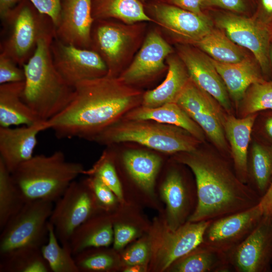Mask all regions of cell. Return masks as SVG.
Returning <instances> with one entry per match:
<instances>
[{"mask_svg": "<svg viewBox=\"0 0 272 272\" xmlns=\"http://www.w3.org/2000/svg\"><path fill=\"white\" fill-rule=\"evenodd\" d=\"M148 248L145 243H139L127 251L122 257L124 262L131 266L144 263L147 259Z\"/></svg>", "mask_w": 272, "mask_h": 272, "instance_id": "43", "label": "cell"}, {"mask_svg": "<svg viewBox=\"0 0 272 272\" xmlns=\"http://www.w3.org/2000/svg\"><path fill=\"white\" fill-rule=\"evenodd\" d=\"M264 214L259 203L247 210L212 220L205 230L202 243L226 253L247 237Z\"/></svg>", "mask_w": 272, "mask_h": 272, "instance_id": "13", "label": "cell"}, {"mask_svg": "<svg viewBox=\"0 0 272 272\" xmlns=\"http://www.w3.org/2000/svg\"><path fill=\"white\" fill-rule=\"evenodd\" d=\"M226 254L233 271H271L272 223L268 214H264L247 237Z\"/></svg>", "mask_w": 272, "mask_h": 272, "instance_id": "10", "label": "cell"}, {"mask_svg": "<svg viewBox=\"0 0 272 272\" xmlns=\"http://www.w3.org/2000/svg\"><path fill=\"white\" fill-rule=\"evenodd\" d=\"M46 129V121L15 127H0V160L11 173L34 156L37 135Z\"/></svg>", "mask_w": 272, "mask_h": 272, "instance_id": "15", "label": "cell"}, {"mask_svg": "<svg viewBox=\"0 0 272 272\" xmlns=\"http://www.w3.org/2000/svg\"><path fill=\"white\" fill-rule=\"evenodd\" d=\"M122 119L149 120L173 125L187 130L200 142L205 139L203 130L176 103H166L157 107L140 105L127 112Z\"/></svg>", "mask_w": 272, "mask_h": 272, "instance_id": "22", "label": "cell"}, {"mask_svg": "<svg viewBox=\"0 0 272 272\" xmlns=\"http://www.w3.org/2000/svg\"><path fill=\"white\" fill-rule=\"evenodd\" d=\"M125 167L132 179L144 190L152 193L161 159L148 152L130 150L122 156Z\"/></svg>", "mask_w": 272, "mask_h": 272, "instance_id": "29", "label": "cell"}, {"mask_svg": "<svg viewBox=\"0 0 272 272\" xmlns=\"http://www.w3.org/2000/svg\"><path fill=\"white\" fill-rule=\"evenodd\" d=\"M84 171L82 164L67 161L63 152L58 150L49 155L33 156L11 175L27 202L45 200L55 202Z\"/></svg>", "mask_w": 272, "mask_h": 272, "instance_id": "4", "label": "cell"}, {"mask_svg": "<svg viewBox=\"0 0 272 272\" xmlns=\"http://www.w3.org/2000/svg\"><path fill=\"white\" fill-rule=\"evenodd\" d=\"M41 248H20L0 256V272H50Z\"/></svg>", "mask_w": 272, "mask_h": 272, "instance_id": "33", "label": "cell"}, {"mask_svg": "<svg viewBox=\"0 0 272 272\" xmlns=\"http://www.w3.org/2000/svg\"><path fill=\"white\" fill-rule=\"evenodd\" d=\"M179 55L191 81L229 112L231 104L228 92L210 58L187 47L181 48Z\"/></svg>", "mask_w": 272, "mask_h": 272, "instance_id": "16", "label": "cell"}, {"mask_svg": "<svg viewBox=\"0 0 272 272\" xmlns=\"http://www.w3.org/2000/svg\"><path fill=\"white\" fill-rule=\"evenodd\" d=\"M170 4L201 17L206 16L201 12L202 0H168Z\"/></svg>", "mask_w": 272, "mask_h": 272, "instance_id": "45", "label": "cell"}, {"mask_svg": "<svg viewBox=\"0 0 272 272\" xmlns=\"http://www.w3.org/2000/svg\"><path fill=\"white\" fill-rule=\"evenodd\" d=\"M128 40L126 34L115 25L103 23L97 27L93 38L97 52L105 61L110 75L113 66L119 60ZM91 43V44H92Z\"/></svg>", "mask_w": 272, "mask_h": 272, "instance_id": "28", "label": "cell"}, {"mask_svg": "<svg viewBox=\"0 0 272 272\" xmlns=\"http://www.w3.org/2000/svg\"><path fill=\"white\" fill-rule=\"evenodd\" d=\"M142 268L139 265H131L127 268L124 271L126 272H138L142 271Z\"/></svg>", "mask_w": 272, "mask_h": 272, "instance_id": "50", "label": "cell"}, {"mask_svg": "<svg viewBox=\"0 0 272 272\" xmlns=\"http://www.w3.org/2000/svg\"><path fill=\"white\" fill-rule=\"evenodd\" d=\"M23 0H0V17L2 22L5 21L12 11Z\"/></svg>", "mask_w": 272, "mask_h": 272, "instance_id": "46", "label": "cell"}, {"mask_svg": "<svg viewBox=\"0 0 272 272\" xmlns=\"http://www.w3.org/2000/svg\"><path fill=\"white\" fill-rule=\"evenodd\" d=\"M259 205L264 213H267L272 208V180L266 193L261 197Z\"/></svg>", "mask_w": 272, "mask_h": 272, "instance_id": "47", "label": "cell"}, {"mask_svg": "<svg viewBox=\"0 0 272 272\" xmlns=\"http://www.w3.org/2000/svg\"><path fill=\"white\" fill-rule=\"evenodd\" d=\"M270 59L272 61V45L270 44Z\"/></svg>", "mask_w": 272, "mask_h": 272, "instance_id": "52", "label": "cell"}, {"mask_svg": "<svg viewBox=\"0 0 272 272\" xmlns=\"http://www.w3.org/2000/svg\"><path fill=\"white\" fill-rule=\"evenodd\" d=\"M210 221L187 222L166 233L158 253L162 270L202 243L205 230Z\"/></svg>", "mask_w": 272, "mask_h": 272, "instance_id": "19", "label": "cell"}, {"mask_svg": "<svg viewBox=\"0 0 272 272\" xmlns=\"http://www.w3.org/2000/svg\"><path fill=\"white\" fill-rule=\"evenodd\" d=\"M53 202L27 201L1 230L0 256L26 247L40 248L48 238L49 219Z\"/></svg>", "mask_w": 272, "mask_h": 272, "instance_id": "7", "label": "cell"}, {"mask_svg": "<svg viewBox=\"0 0 272 272\" xmlns=\"http://www.w3.org/2000/svg\"><path fill=\"white\" fill-rule=\"evenodd\" d=\"M167 208L169 230H175L186 223L191 215V195L180 173L171 171L161 188Z\"/></svg>", "mask_w": 272, "mask_h": 272, "instance_id": "21", "label": "cell"}, {"mask_svg": "<svg viewBox=\"0 0 272 272\" xmlns=\"http://www.w3.org/2000/svg\"><path fill=\"white\" fill-rule=\"evenodd\" d=\"M216 24L233 42L252 52L264 73L269 72L272 33L267 25L259 20L232 14L220 16Z\"/></svg>", "mask_w": 272, "mask_h": 272, "instance_id": "9", "label": "cell"}, {"mask_svg": "<svg viewBox=\"0 0 272 272\" xmlns=\"http://www.w3.org/2000/svg\"><path fill=\"white\" fill-rule=\"evenodd\" d=\"M92 249L89 248L74 255L79 272L107 271L114 267L115 261L111 253Z\"/></svg>", "mask_w": 272, "mask_h": 272, "instance_id": "38", "label": "cell"}, {"mask_svg": "<svg viewBox=\"0 0 272 272\" xmlns=\"http://www.w3.org/2000/svg\"><path fill=\"white\" fill-rule=\"evenodd\" d=\"M222 78L230 97L239 103L246 91L253 84L261 82L262 79L256 65L249 59L235 63H225L210 58Z\"/></svg>", "mask_w": 272, "mask_h": 272, "instance_id": "24", "label": "cell"}, {"mask_svg": "<svg viewBox=\"0 0 272 272\" xmlns=\"http://www.w3.org/2000/svg\"><path fill=\"white\" fill-rule=\"evenodd\" d=\"M26 202L11 172L0 160V230Z\"/></svg>", "mask_w": 272, "mask_h": 272, "instance_id": "34", "label": "cell"}, {"mask_svg": "<svg viewBox=\"0 0 272 272\" xmlns=\"http://www.w3.org/2000/svg\"><path fill=\"white\" fill-rule=\"evenodd\" d=\"M111 157L109 152H105L94 167L88 170H85L83 174L97 177L114 192L119 200H122L121 184Z\"/></svg>", "mask_w": 272, "mask_h": 272, "instance_id": "37", "label": "cell"}, {"mask_svg": "<svg viewBox=\"0 0 272 272\" xmlns=\"http://www.w3.org/2000/svg\"><path fill=\"white\" fill-rule=\"evenodd\" d=\"M94 19L116 18L127 24L152 20L140 0H93Z\"/></svg>", "mask_w": 272, "mask_h": 272, "instance_id": "30", "label": "cell"}, {"mask_svg": "<svg viewBox=\"0 0 272 272\" xmlns=\"http://www.w3.org/2000/svg\"><path fill=\"white\" fill-rule=\"evenodd\" d=\"M98 207L86 180L73 181L55 202L49 222L61 245L69 243L75 230L92 217Z\"/></svg>", "mask_w": 272, "mask_h": 272, "instance_id": "8", "label": "cell"}, {"mask_svg": "<svg viewBox=\"0 0 272 272\" xmlns=\"http://www.w3.org/2000/svg\"><path fill=\"white\" fill-rule=\"evenodd\" d=\"M86 181L98 207L100 206L107 210L113 207L117 198L108 186L95 176H90Z\"/></svg>", "mask_w": 272, "mask_h": 272, "instance_id": "39", "label": "cell"}, {"mask_svg": "<svg viewBox=\"0 0 272 272\" xmlns=\"http://www.w3.org/2000/svg\"><path fill=\"white\" fill-rule=\"evenodd\" d=\"M24 81L0 85V127L30 125L43 121L23 101Z\"/></svg>", "mask_w": 272, "mask_h": 272, "instance_id": "23", "label": "cell"}, {"mask_svg": "<svg viewBox=\"0 0 272 272\" xmlns=\"http://www.w3.org/2000/svg\"><path fill=\"white\" fill-rule=\"evenodd\" d=\"M267 214H268V215H269V216L270 217V220L271 221V223H272V208L270 209V210Z\"/></svg>", "mask_w": 272, "mask_h": 272, "instance_id": "51", "label": "cell"}, {"mask_svg": "<svg viewBox=\"0 0 272 272\" xmlns=\"http://www.w3.org/2000/svg\"><path fill=\"white\" fill-rule=\"evenodd\" d=\"M55 37V31L43 35L34 53L22 66L25 74L22 99L43 121L63 110L74 91L53 63L51 44Z\"/></svg>", "mask_w": 272, "mask_h": 272, "instance_id": "3", "label": "cell"}, {"mask_svg": "<svg viewBox=\"0 0 272 272\" xmlns=\"http://www.w3.org/2000/svg\"><path fill=\"white\" fill-rule=\"evenodd\" d=\"M51 51L57 71L72 87L83 80L108 74L105 61L92 49L63 43L55 37L51 44Z\"/></svg>", "mask_w": 272, "mask_h": 272, "instance_id": "11", "label": "cell"}, {"mask_svg": "<svg viewBox=\"0 0 272 272\" xmlns=\"http://www.w3.org/2000/svg\"><path fill=\"white\" fill-rule=\"evenodd\" d=\"M93 0H62L55 37L63 43L90 49L94 18Z\"/></svg>", "mask_w": 272, "mask_h": 272, "instance_id": "14", "label": "cell"}, {"mask_svg": "<svg viewBox=\"0 0 272 272\" xmlns=\"http://www.w3.org/2000/svg\"><path fill=\"white\" fill-rule=\"evenodd\" d=\"M240 111L243 117L265 109H272V81L252 85L241 100Z\"/></svg>", "mask_w": 272, "mask_h": 272, "instance_id": "36", "label": "cell"}, {"mask_svg": "<svg viewBox=\"0 0 272 272\" xmlns=\"http://www.w3.org/2000/svg\"><path fill=\"white\" fill-rule=\"evenodd\" d=\"M212 59L225 63L239 62L245 58L242 49L222 32L212 29L194 43Z\"/></svg>", "mask_w": 272, "mask_h": 272, "instance_id": "32", "label": "cell"}, {"mask_svg": "<svg viewBox=\"0 0 272 272\" xmlns=\"http://www.w3.org/2000/svg\"><path fill=\"white\" fill-rule=\"evenodd\" d=\"M128 85L119 78L108 75L79 82L65 108L46 121L48 129L59 139L91 141L141 104V92Z\"/></svg>", "mask_w": 272, "mask_h": 272, "instance_id": "1", "label": "cell"}, {"mask_svg": "<svg viewBox=\"0 0 272 272\" xmlns=\"http://www.w3.org/2000/svg\"><path fill=\"white\" fill-rule=\"evenodd\" d=\"M113 233V248L119 250L134 238L137 230L132 226L117 223L114 225Z\"/></svg>", "mask_w": 272, "mask_h": 272, "instance_id": "42", "label": "cell"}, {"mask_svg": "<svg viewBox=\"0 0 272 272\" xmlns=\"http://www.w3.org/2000/svg\"><path fill=\"white\" fill-rule=\"evenodd\" d=\"M53 225L49 222L48 238L41 247L43 257L52 272H79L69 243L60 245Z\"/></svg>", "mask_w": 272, "mask_h": 272, "instance_id": "35", "label": "cell"}, {"mask_svg": "<svg viewBox=\"0 0 272 272\" xmlns=\"http://www.w3.org/2000/svg\"><path fill=\"white\" fill-rule=\"evenodd\" d=\"M113 225L108 220L90 218L73 232L69 244L73 255L93 247H107L113 242Z\"/></svg>", "mask_w": 272, "mask_h": 272, "instance_id": "27", "label": "cell"}, {"mask_svg": "<svg viewBox=\"0 0 272 272\" xmlns=\"http://www.w3.org/2000/svg\"><path fill=\"white\" fill-rule=\"evenodd\" d=\"M141 1H142V2H144V1H145V0H141Z\"/></svg>", "mask_w": 272, "mask_h": 272, "instance_id": "53", "label": "cell"}, {"mask_svg": "<svg viewBox=\"0 0 272 272\" xmlns=\"http://www.w3.org/2000/svg\"><path fill=\"white\" fill-rule=\"evenodd\" d=\"M179 153L176 160L191 170L197 190V205L187 222L216 220L259 203L261 197L240 180L233 163L209 152Z\"/></svg>", "mask_w": 272, "mask_h": 272, "instance_id": "2", "label": "cell"}, {"mask_svg": "<svg viewBox=\"0 0 272 272\" xmlns=\"http://www.w3.org/2000/svg\"><path fill=\"white\" fill-rule=\"evenodd\" d=\"M91 141L107 146L135 143L169 154L194 151L201 143L177 126L149 120L122 118L104 129Z\"/></svg>", "mask_w": 272, "mask_h": 272, "instance_id": "5", "label": "cell"}, {"mask_svg": "<svg viewBox=\"0 0 272 272\" xmlns=\"http://www.w3.org/2000/svg\"><path fill=\"white\" fill-rule=\"evenodd\" d=\"M172 51L170 45L158 33L151 32L132 63L119 78L129 85L151 77L165 68L164 60Z\"/></svg>", "mask_w": 272, "mask_h": 272, "instance_id": "18", "label": "cell"}, {"mask_svg": "<svg viewBox=\"0 0 272 272\" xmlns=\"http://www.w3.org/2000/svg\"><path fill=\"white\" fill-rule=\"evenodd\" d=\"M272 180V150L254 143L247 163V184L261 197L266 193Z\"/></svg>", "mask_w": 272, "mask_h": 272, "instance_id": "31", "label": "cell"}, {"mask_svg": "<svg viewBox=\"0 0 272 272\" xmlns=\"http://www.w3.org/2000/svg\"><path fill=\"white\" fill-rule=\"evenodd\" d=\"M255 118V113L241 118L225 115L223 123L236 172L240 180L246 184L248 148Z\"/></svg>", "mask_w": 272, "mask_h": 272, "instance_id": "20", "label": "cell"}, {"mask_svg": "<svg viewBox=\"0 0 272 272\" xmlns=\"http://www.w3.org/2000/svg\"><path fill=\"white\" fill-rule=\"evenodd\" d=\"M168 71L165 80L156 88L143 95L141 105L157 107L176 101L190 79L187 70L178 58L170 57Z\"/></svg>", "mask_w": 272, "mask_h": 272, "instance_id": "25", "label": "cell"}, {"mask_svg": "<svg viewBox=\"0 0 272 272\" xmlns=\"http://www.w3.org/2000/svg\"><path fill=\"white\" fill-rule=\"evenodd\" d=\"M264 128L266 133L272 140V117L267 119L265 123Z\"/></svg>", "mask_w": 272, "mask_h": 272, "instance_id": "49", "label": "cell"}, {"mask_svg": "<svg viewBox=\"0 0 272 272\" xmlns=\"http://www.w3.org/2000/svg\"><path fill=\"white\" fill-rule=\"evenodd\" d=\"M18 65L11 58L0 53V85L25 81L24 70Z\"/></svg>", "mask_w": 272, "mask_h": 272, "instance_id": "40", "label": "cell"}, {"mask_svg": "<svg viewBox=\"0 0 272 272\" xmlns=\"http://www.w3.org/2000/svg\"><path fill=\"white\" fill-rule=\"evenodd\" d=\"M260 2L265 17L263 22L270 28L269 22L272 20V0H260Z\"/></svg>", "mask_w": 272, "mask_h": 272, "instance_id": "48", "label": "cell"}, {"mask_svg": "<svg viewBox=\"0 0 272 272\" xmlns=\"http://www.w3.org/2000/svg\"><path fill=\"white\" fill-rule=\"evenodd\" d=\"M174 263L177 272L233 271L226 252L202 243Z\"/></svg>", "mask_w": 272, "mask_h": 272, "instance_id": "26", "label": "cell"}, {"mask_svg": "<svg viewBox=\"0 0 272 272\" xmlns=\"http://www.w3.org/2000/svg\"><path fill=\"white\" fill-rule=\"evenodd\" d=\"M29 1L39 13L50 18L56 28L60 20L62 0Z\"/></svg>", "mask_w": 272, "mask_h": 272, "instance_id": "41", "label": "cell"}, {"mask_svg": "<svg viewBox=\"0 0 272 272\" xmlns=\"http://www.w3.org/2000/svg\"><path fill=\"white\" fill-rule=\"evenodd\" d=\"M3 23L8 29L1 44V53L22 67L34 53L39 39L54 31L55 26L47 16L39 13L30 2L23 0Z\"/></svg>", "mask_w": 272, "mask_h": 272, "instance_id": "6", "label": "cell"}, {"mask_svg": "<svg viewBox=\"0 0 272 272\" xmlns=\"http://www.w3.org/2000/svg\"><path fill=\"white\" fill-rule=\"evenodd\" d=\"M213 98L190 79L176 103L200 127L218 148L225 151L227 143L223 124L225 115Z\"/></svg>", "mask_w": 272, "mask_h": 272, "instance_id": "12", "label": "cell"}, {"mask_svg": "<svg viewBox=\"0 0 272 272\" xmlns=\"http://www.w3.org/2000/svg\"><path fill=\"white\" fill-rule=\"evenodd\" d=\"M153 13L164 27L180 38L194 43L213 28L208 19L171 4L158 3L153 5Z\"/></svg>", "mask_w": 272, "mask_h": 272, "instance_id": "17", "label": "cell"}, {"mask_svg": "<svg viewBox=\"0 0 272 272\" xmlns=\"http://www.w3.org/2000/svg\"><path fill=\"white\" fill-rule=\"evenodd\" d=\"M215 6L236 12H242L245 6L243 0H202L201 7Z\"/></svg>", "mask_w": 272, "mask_h": 272, "instance_id": "44", "label": "cell"}]
</instances>
